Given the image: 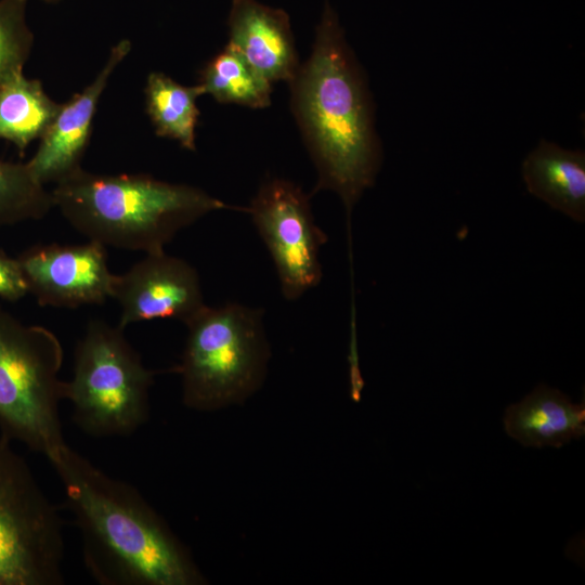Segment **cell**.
Returning <instances> with one entry per match:
<instances>
[{
	"label": "cell",
	"instance_id": "cell-17",
	"mask_svg": "<svg viewBox=\"0 0 585 585\" xmlns=\"http://www.w3.org/2000/svg\"><path fill=\"white\" fill-rule=\"evenodd\" d=\"M198 84L222 104L264 108L271 104L272 87L232 47L214 55L202 69Z\"/></svg>",
	"mask_w": 585,
	"mask_h": 585
},
{
	"label": "cell",
	"instance_id": "cell-16",
	"mask_svg": "<svg viewBox=\"0 0 585 585\" xmlns=\"http://www.w3.org/2000/svg\"><path fill=\"white\" fill-rule=\"evenodd\" d=\"M203 89L183 86L164 73L148 75L144 89L145 109L158 136L177 141L183 148L196 151L197 99Z\"/></svg>",
	"mask_w": 585,
	"mask_h": 585
},
{
	"label": "cell",
	"instance_id": "cell-18",
	"mask_svg": "<svg viewBox=\"0 0 585 585\" xmlns=\"http://www.w3.org/2000/svg\"><path fill=\"white\" fill-rule=\"evenodd\" d=\"M52 207L51 192L26 162L0 159V226L42 219Z\"/></svg>",
	"mask_w": 585,
	"mask_h": 585
},
{
	"label": "cell",
	"instance_id": "cell-14",
	"mask_svg": "<svg viewBox=\"0 0 585 585\" xmlns=\"http://www.w3.org/2000/svg\"><path fill=\"white\" fill-rule=\"evenodd\" d=\"M528 192L577 223L585 222V152L542 139L524 157Z\"/></svg>",
	"mask_w": 585,
	"mask_h": 585
},
{
	"label": "cell",
	"instance_id": "cell-11",
	"mask_svg": "<svg viewBox=\"0 0 585 585\" xmlns=\"http://www.w3.org/2000/svg\"><path fill=\"white\" fill-rule=\"evenodd\" d=\"M131 50V42L116 43L98 73L83 90L60 105L53 121L39 140V146L27 161L35 178L43 185L57 183L77 169L89 145L93 118L109 77Z\"/></svg>",
	"mask_w": 585,
	"mask_h": 585
},
{
	"label": "cell",
	"instance_id": "cell-19",
	"mask_svg": "<svg viewBox=\"0 0 585 585\" xmlns=\"http://www.w3.org/2000/svg\"><path fill=\"white\" fill-rule=\"evenodd\" d=\"M27 0H0V87L23 73L34 43L26 21Z\"/></svg>",
	"mask_w": 585,
	"mask_h": 585
},
{
	"label": "cell",
	"instance_id": "cell-13",
	"mask_svg": "<svg viewBox=\"0 0 585 585\" xmlns=\"http://www.w3.org/2000/svg\"><path fill=\"white\" fill-rule=\"evenodd\" d=\"M507 434L524 446L561 447L585 434V405L573 403L560 390L535 387L504 414Z\"/></svg>",
	"mask_w": 585,
	"mask_h": 585
},
{
	"label": "cell",
	"instance_id": "cell-8",
	"mask_svg": "<svg viewBox=\"0 0 585 585\" xmlns=\"http://www.w3.org/2000/svg\"><path fill=\"white\" fill-rule=\"evenodd\" d=\"M246 212L274 262L284 298L295 301L316 287L323 276L320 249L327 235L315 223L310 196L291 181L270 178Z\"/></svg>",
	"mask_w": 585,
	"mask_h": 585
},
{
	"label": "cell",
	"instance_id": "cell-4",
	"mask_svg": "<svg viewBox=\"0 0 585 585\" xmlns=\"http://www.w3.org/2000/svg\"><path fill=\"white\" fill-rule=\"evenodd\" d=\"M263 313L239 303L206 306L185 324L178 372L186 407L211 412L240 404L261 387L270 359Z\"/></svg>",
	"mask_w": 585,
	"mask_h": 585
},
{
	"label": "cell",
	"instance_id": "cell-3",
	"mask_svg": "<svg viewBox=\"0 0 585 585\" xmlns=\"http://www.w3.org/2000/svg\"><path fill=\"white\" fill-rule=\"evenodd\" d=\"M53 205L89 240L117 249L162 251L206 214L234 209L204 190L148 174H96L81 167L55 183Z\"/></svg>",
	"mask_w": 585,
	"mask_h": 585
},
{
	"label": "cell",
	"instance_id": "cell-9",
	"mask_svg": "<svg viewBox=\"0 0 585 585\" xmlns=\"http://www.w3.org/2000/svg\"><path fill=\"white\" fill-rule=\"evenodd\" d=\"M17 261L28 292L42 307L77 309L102 304L112 296L115 274L106 247L98 242L37 245Z\"/></svg>",
	"mask_w": 585,
	"mask_h": 585
},
{
	"label": "cell",
	"instance_id": "cell-1",
	"mask_svg": "<svg viewBox=\"0 0 585 585\" xmlns=\"http://www.w3.org/2000/svg\"><path fill=\"white\" fill-rule=\"evenodd\" d=\"M289 86L291 110L317 172L312 194L336 193L350 225L354 206L375 184L382 147L365 73L329 0L312 52Z\"/></svg>",
	"mask_w": 585,
	"mask_h": 585
},
{
	"label": "cell",
	"instance_id": "cell-7",
	"mask_svg": "<svg viewBox=\"0 0 585 585\" xmlns=\"http://www.w3.org/2000/svg\"><path fill=\"white\" fill-rule=\"evenodd\" d=\"M64 549L56 505L0 437V585L63 584Z\"/></svg>",
	"mask_w": 585,
	"mask_h": 585
},
{
	"label": "cell",
	"instance_id": "cell-5",
	"mask_svg": "<svg viewBox=\"0 0 585 585\" xmlns=\"http://www.w3.org/2000/svg\"><path fill=\"white\" fill-rule=\"evenodd\" d=\"M155 373L125 336V329L101 320L89 322L74 353L69 401L75 425L95 438L127 437L150 417V389Z\"/></svg>",
	"mask_w": 585,
	"mask_h": 585
},
{
	"label": "cell",
	"instance_id": "cell-20",
	"mask_svg": "<svg viewBox=\"0 0 585 585\" xmlns=\"http://www.w3.org/2000/svg\"><path fill=\"white\" fill-rule=\"evenodd\" d=\"M27 294V284L17 258H11L0 250V298L15 302Z\"/></svg>",
	"mask_w": 585,
	"mask_h": 585
},
{
	"label": "cell",
	"instance_id": "cell-10",
	"mask_svg": "<svg viewBox=\"0 0 585 585\" xmlns=\"http://www.w3.org/2000/svg\"><path fill=\"white\" fill-rule=\"evenodd\" d=\"M120 307L117 324L127 326L158 318L186 324L207 304L196 269L165 250L145 253L122 274H115L112 296Z\"/></svg>",
	"mask_w": 585,
	"mask_h": 585
},
{
	"label": "cell",
	"instance_id": "cell-6",
	"mask_svg": "<svg viewBox=\"0 0 585 585\" xmlns=\"http://www.w3.org/2000/svg\"><path fill=\"white\" fill-rule=\"evenodd\" d=\"M57 336L0 309V431L46 457L65 442L60 418L64 380Z\"/></svg>",
	"mask_w": 585,
	"mask_h": 585
},
{
	"label": "cell",
	"instance_id": "cell-21",
	"mask_svg": "<svg viewBox=\"0 0 585 585\" xmlns=\"http://www.w3.org/2000/svg\"><path fill=\"white\" fill-rule=\"evenodd\" d=\"M42 1H44L47 3H56V2H58L61 0H42Z\"/></svg>",
	"mask_w": 585,
	"mask_h": 585
},
{
	"label": "cell",
	"instance_id": "cell-12",
	"mask_svg": "<svg viewBox=\"0 0 585 585\" xmlns=\"http://www.w3.org/2000/svg\"><path fill=\"white\" fill-rule=\"evenodd\" d=\"M227 46L269 82H290L300 66L286 11L258 0H232Z\"/></svg>",
	"mask_w": 585,
	"mask_h": 585
},
{
	"label": "cell",
	"instance_id": "cell-2",
	"mask_svg": "<svg viewBox=\"0 0 585 585\" xmlns=\"http://www.w3.org/2000/svg\"><path fill=\"white\" fill-rule=\"evenodd\" d=\"M47 458L79 531L84 567L96 583H206L187 548L133 485L109 476L67 443Z\"/></svg>",
	"mask_w": 585,
	"mask_h": 585
},
{
	"label": "cell",
	"instance_id": "cell-15",
	"mask_svg": "<svg viewBox=\"0 0 585 585\" xmlns=\"http://www.w3.org/2000/svg\"><path fill=\"white\" fill-rule=\"evenodd\" d=\"M37 79L16 74L0 87V139L20 153L40 140L60 108Z\"/></svg>",
	"mask_w": 585,
	"mask_h": 585
}]
</instances>
